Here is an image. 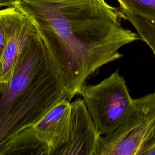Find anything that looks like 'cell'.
Instances as JSON below:
<instances>
[{
  "label": "cell",
  "mask_w": 155,
  "mask_h": 155,
  "mask_svg": "<svg viewBox=\"0 0 155 155\" xmlns=\"http://www.w3.org/2000/svg\"><path fill=\"white\" fill-rule=\"evenodd\" d=\"M12 6L47 41L73 97L99 68L123 56L121 47L140 39L105 0H16Z\"/></svg>",
  "instance_id": "1"
},
{
  "label": "cell",
  "mask_w": 155,
  "mask_h": 155,
  "mask_svg": "<svg viewBox=\"0 0 155 155\" xmlns=\"http://www.w3.org/2000/svg\"><path fill=\"white\" fill-rule=\"evenodd\" d=\"M72 98L59 63L38 31L22 50L10 80L0 83V155L17 134Z\"/></svg>",
  "instance_id": "2"
},
{
  "label": "cell",
  "mask_w": 155,
  "mask_h": 155,
  "mask_svg": "<svg viewBox=\"0 0 155 155\" xmlns=\"http://www.w3.org/2000/svg\"><path fill=\"white\" fill-rule=\"evenodd\" d=\"M79 94L102 136L114 130L136 108L118 70L97 84H85Z\"/></svg>",
  "instance_id": "3"
},
{
  "label": "cell",
  "mask_w": 155,
  "mask_h": 155,
  "mask_svg": "<svg viewBox=\"0 0 155 155\" xmlns=\"http://www.w3.org/2000/svg\"><path fill=\"white\" fill-rule=\"evenodd\" d=\"M154 130V119L136 107L114 130L101 136L96 155H143Z\"/></svg>",
  "instance_id": "4"
},
{
  "label": "cell",
  "mask_w": 155,
  "mask_h": 155,
  "mask_svg": "<svg viewBox=\"0 0 155 155\" xmlns=\"http://www.w3.org/2000/svg\"><path fill=\"white\" fill-rule=\"evenodd\" d=\"M101 136L82 98H78L71 102L67 139L52 155H96Z\"/></svg>",
  "instance_id": "5"
},
{
  "label": "cell",
  "mask_w": 155,
  "mask_h": 155,
  "mask_svg": "<svg viewBox=\"0 0 155 155\" xmlns=\"http://www.w3.org/2000/svg\"><path fill=\"white\" fill-rule=\"evenodd\" d=\"M4 10L8 21L9 33L0 61V83L10 80L22 50L38 32L30 19L15 7Z\"/></svg>",
  "instance_id": "6"
},
{
  "label": "cell",
  "mask_w": 155,
  "mask_h": 155,
  "mask_svg": "<svg viewBox=\"0 0 155 155\" xmlns=\"http://www.w3.org/2000/svg\"><path fill=\"white\" fill-rule=\"evenodd\" d=\"M70 110L71 101L64 99L31 127L36 136L49 148L50 155L67 139Z\"/></svg>",
  "instance_id": "7"
},
{
  "label": "cell",
  "mask_w": 155,
  "mask_h": 155,
  "mask_svg": "<svg viewBox=\"0 0 155 155\" xmlns=\"http://www.w3.org/2000/svg\"><path fill=\"white\" fill-rule=\"evenodd\" d=\"M117 8L120 18L131 24L136 29L139 39L149 46L155 56V19Z\"/></svg>",
  "instance_id": "8"
},
{
  "label": "cell",
  "mask_w": 155,
  "mask_h": 155,
  "mask_svg": "<svg viewBox=\"0 0 155 155\" xmlns=\"http://www.w3.org/2000/svg\"><path fill=\"white\" fill-rule=\"evenodd\" d=\"M119 8L155 19V0H116Z\"/></svg>",
  "instance_id": "9"
},
{
  "label": "cell",
  "mask_w": 155,
  "mask_h": 155,
  "mask_svg": "<svg viewBox=\"0 0 155 155\" xmlns=\"http://www.w3.org/2000/svg\"><path fill=\"white\" fill-rule=\"evenodd\" d=\"M136 107L141 109L154 119V137L151 141L155 140V91L142 97L135 99Z\"/></svg>",
  "instance_id": "10"
},
{
  "label": "cell",
  "mask_w": 155,
  "mask_h": 155,
  "mask_svg": "<svg viewBox=\"0 0 155 155\" xmlns=\"http://www.w3.org/2000/svg\"><path fill=\"white\" fill-rule=\"evenodd\" d=\"M9 33V24L4 8L0 9V61L7 42Z\"/></svg>",
  "instance_id": "11"
},
{
  "label": "cell",
  "mask_w": 155,
  "mask_h": 155,
  "mask_svg": "<svg viewBox=\"0 0 155 155\" xmlns=\"http://www.w3.org/2000/svg\"><path fill=\"white\" fill-rule=\"evenodd\" d=\"M143 155H155V140L149 143Z\"/></svg>",
  "instance_id": "12"
},
{
  "label": "cell",
  "mask_w": 155,
  "mask_h": 155,
  "mask_svg": "<svg viewBox=\"0 0 155 155\" xmlns=\"http://www.w3.org/2000/svg\"><path fill=\"white\" fill-rule=\"evenodd\" d=\"M16 0H0V9L12 7Z\"/></svg>",
  "instance_id": "13"
}]
</instances>
